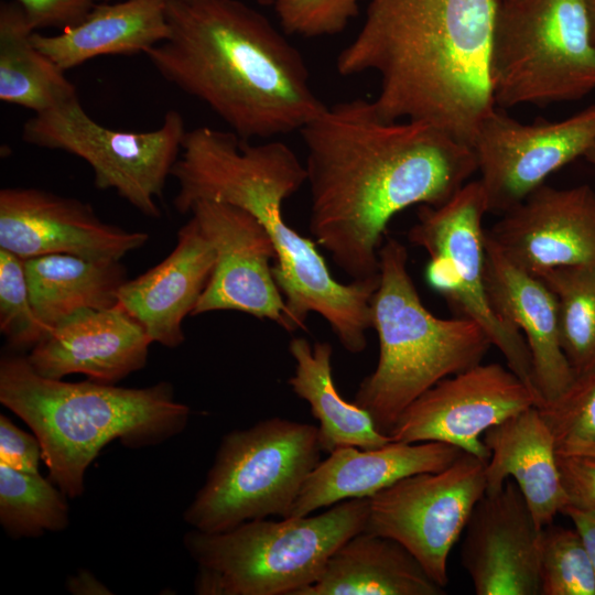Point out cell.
Returning <instances> with one entry per match:
<instances>
[{
	"mask_svg": "<svg viewBox=\"0 0 595 595\" xmlns=\"http://www.w3.org/2000/svg\"><path fill=\"white\" fill-rule=\"evenodd\" d=\"M558 453L595 456V443L571 444L558 448Z\"/></svg>",
	"mask_w": 595,
	"mask_h": 595,
	"instance_id": "ab89813d",
	"label": "cell"
},
{
	"mask_svg": "<svg viewBox=\"0 0 595 595\" xmlns=\"http://www.w3.org/2000/svg\"><path fill=\"white\" fill-rule=\"evenodd\" d=\"M215 261L212 244L191 217L164 260L122 284L118 304L144 327L153 343L177 347L185 339L183 321L192 315Z\"/></svg>",
	"mask_w": 595,
	"mask_h": 595,
	"instance_id": "7402d4cb",
	"label": "cell"
},
{
	"mask_svg": "<svg viewBox=\"0 0 595 595\" xmlns=\"http://www.w3.org/2000/svg\"><path fill=\"white\" fill-rule=\"evenodd\" d=\"M462 453L442 442L338 447L311 472L289 517L309 516L347 499L370 498L404 477L442 470Z\"/></svg>",
	"mask_w": 595,
	"mask_h": 595,
	"instance_id": "44dd1931",
	"label": "cell"
},
{
	"mask_svg": "<svg viewBox=\"0 0 595 595\" xmlns=\"http://www.w3.org/2000/svg\"><path fill=\"white\" fill-rule=\"evenodd\" d=\"M212 244L216 261L192 315L238 311L296 331L272 273L277 253L263 226L237 206L199 201L190 209Z\"/></svg>",
	"mask_w": 595,
	"mask_h": 595,
	"instance_id": "9a60e30c",
	"label": "cell"
},
{
	"mask_svg": "<svg viewBox=\"0 0 595 595\" xmlns=\"http://www.w3.org/2000/svg\"><path fill=\"white\" fill-rule=\"evenodd\" d=\"M569 505L595 510V456L558 453Z\"/></svg>",
	"mask_w": 595,
	"mask_h": 595,
	"instance_id": "8d00e7d4",
	"label": "cell"
},
{
	"mask_svg": "<svg viewBox=\"0 0 595 595\" xmlns=\"http://www.w3.org/2000/svg\"><path fill=\"white\" fill-rule=\"evenodd\" d=\"M166 18L167 39L145 56L241 139L300 131L326 108L300 52L253 8L239 0H167Z\"/></svg>",
	"mask_w": 595,
	"mask_h": 595,
	"instance_id": "277c9868",
	"label": "cell"
},
{
	"mask_svg": "<svg viewBox=\"0 0 595 595\" xmlns=\"http://www.w3.org/2000/svg\"><path fill=\"white\" fill-rule=\"evenodd\" d=\"M25 11L36 30L57 28L65 30L79 23L100 0H11Z\"/></svg>",
	"mask_w": 595,
	"mask_h": 595,
	"instance_id": "e575fe53",
	"label": "cell"
},
{
	"mask_svg": "<svg viewBox=\"0 0 595 595\" xmlns=\"http://www.w3.org/2000/svg\"><path fill=\"white\" fill-rule=\"evenodd\" d=\"M43 459L39 439L19 429L12 421L0 415V463L20 472L39 474Z\"/></svg>",
	"mask_w": 595,
	"mask_h": 595,
	"instance_id": "d590c367",
	"label": "cell"
},
{
	"mask_svg": "<svg viewBox=\"0 0 595 595\" xmlns=\"http://www.w3.org/2000/svg\"><path fill=\"white\" fill-rule=\"evenodd\" d=\"M485 250L490 303L526 339L540 407L559 398L575 379L560 342L556 300L541 278L511 263L488 238L486 229Z\"/></svg>",
	"mask_w": 595,
	"mask_h": 595,
	"instance_id": "ffe728a7",
	"label": "cell"
},
{
	"mask_svg": "<svg viewBox=\"0 0 595 595\" xmlns=\"http://www.w3.org/2000/svg\"><path fill=\"white\" fill-rule=\"evenodd\" d=\"M538 405L536 392L508 367L479 363L419 396L389 435L404 443H446L487 462L489 450L482 439L485 432Z\"/></svg>",
	"mask_w": 595,
	"mask_h": 595,
	"instance_id": "5bb4252c",
	"label": "cell"
},
{
	"mask_svg": "<svg viewBox=\"0 0 595 595\" xmlns=\"http://www.w3.org/2000/svg\"><path fill=\"white\" fill-rule=\"evenodd\" d=\"M486 462L463 452L439 472L404 477L368 498L364 531L402 544L443 588L450 553L487 489Z\"/></svg>",
	"mask_w": 595,
	"mask_h": 595,
	"instance_id": "7c38bea8",
	"label": "cell"
},
{
	"mask_svg": "<svg viewBox=\"0 0 595 595\" xmlns=\"http://www.w3.org/2000/svg\"><path fill=\"white\" fill-rule=\"evenodd\" d=\"M364 0H277L273 4L286 34L304 37L334 35L344 31Z\"/></svg>",
	"mask_w": 595,
	"mask_h": 595,
	"instance_id": "836d02e7",
	"label": "cell"
},
{
	"mask_svg": "<svg viewBox=\"0 0 595 595\" xmlns=\"http://www.w3.org/2000/svg\"><path fill=\"white\" fill-rule=\"evenodd\" d=\"M368 498L339 501L315 516L246 521L221 532L188 531L199 595H298L322 575L329 556L364 531Z\"/></svg>",
	"mask_w": 595,
	"mask_h": 595,
	"instance_id": "52a82bcc",
	"label": "cell"
},
{
	"mask_svg": "<svg viewBox=\"0 0 595 595\" xmlns=\"http://www.w3.org/2000/svg\"><path fill=\"white\" fill-rule=\"evenodd\" d=\"M539 278L556 300L560 342L574 376L591 371L595 368V266L556 268Z\"/></svg>",
	"mask_w": 595,
	"mask_h": 595,
	"instance_id": "f1b7e54d",
	"label": "cell"
},
{
	"mask_svg": "<svg viewBox=\"0 0 595 595\" xmlns=\"http://www.w3.org/2000/svg\"><path fill=\"white\" fill-rule=\"evenodd\" d=\"M100 1H109V0H100ZM255 1L262 6H269V4L273 6L277 0H255Z\"/></svg>",
	"mask_w": 595,
	"mask_h": 595,
	"instance_id": "7bdbcfd3",
	"label": "cell"
},
{
	"mask_svg": "<svg viewBox=\"0 0 595 595\" xmlns=\"http://www.w3.org/2000/svg\"><path fill=\"white\" fill-rule=\"evenodd\" d=\"M294 374L288 380L292 391L305 400L320 422L318 440L323 452L338 447H380L392 439L380 432L371 415L355 402H347L337 391L332 368L333 348L327 342L312 345L294 337L289 344Z\"/></svg>",
	"mask_w": 595,
	"mask_h": 595,
	"instance_id": "4316f807",
	"label": "cell"
},
{
	"mask_svg": "<svg viewBox=\"0 0 595 595\" xmlns=\"http://www.w3.org/2000/svg\"><path fill=\"white\" fill-rule=\"evenodd\" d=\"M540 586L541 595H595V573L574 528L542 529Z\"/></svg>",
	"mask_w": 595,
	"mask_h": 595,
	"instance_id": "4dcf8cb0",
	"label": "cell"
},
{
	"mask_svg": "<svg viewBox=\"0 0 595 595\" xmlns=\"http://www.w3.org/2000/svg\"><path fill=\"white\" fill-rule=\"evenodd\" d=\"M35 29L14 1L0 4V100L34 113L77 96L76 87L32 41Z\"/></svg>",
	"mask_w": 595,
	"mask_h": 595,
	"instance_id": "83f0119b",
	"label": "cell"
},
{
	"mask_svg": "<svg viewBox=\"0 0 595 595\" xmlns=\"http://www.w3.org/2000/svg\"><path fill=\"white\" fill-rule=\"evenodd\" d=\"M67 588L73 594H109V589L104 586L90 572L80 571L67 582Z\"/></svg>",
	"mask_w": 595,
	"mask_h": 595,
	"instance_id": "f35d334b",
	"label": "cell"
},
{
	"mask_svg": "<svg viewBox=\"0 0 595 595\" xmlns=\"http://www.w3.org/2000/svg\"><path fill=\"white\" fill-rule=\"evenodd\" d=\"M68 498L50 478L0 463V523L12 539L37 538L68 527Z\"/></svg>",
	"mask_w": 595,
	"mask_h": 595,
	"instance_id": "f546056e",
	"label": "cell"
},
{
	"mask_svg": "<svg viewBox=\"0 0 595 595\" xmlns=\"http://www.w3.org/2000/svg\"><path fill=\"white\" fill-rule=\"evenodd\" d=\"M594 143L595 104L562 120L533 123L493 110L470 144L488 213L511 209Z\"/></svg>",
	"mask_w": 595,
	"mask_h": 595,
	"instance_id": "4fadbf2b",
	"label": "cell"
},
{
	"mask_svg": "<svg viewBox=\"0 0 595 595\" xmlns=\"http://www.w3.org/2000/svg\"><path fill=\"white\" fill-rule=\"evenodd\" d=\"M23 262L33 310L48 331L82 310L113 307L127 281L120 261L57 253Z\"/></svg>",
	"mask_w": 595,
	"mask_h": 595,
	"instance_id": "484cf974",
	"label": "cell"
},
{
	"mask_svg": "<svg viewBox=\"0 0 595 595\" xmlns=\"http://www.w3.org/2000/svg\"><path fill=\"white\" fill-rule=\"evenodd\" d=\"M149 235L102 221L90 205L32 187L0 191V248L25 260L74 255L120 261Z\"/></svg>",
	"mask_w": 595,
	"mask_h": 595,
	"instance_id": "2e32d148",
	"label": "cell"
},
{
	"mask_svg": "<svg viewBox=\"0 0 595 595\" xmlns=\"http://www.w3.org/2000/svg\"><path fill=\"white\" fill-rule=\"evenodd\" d=\"M152 343L144 327L117 304L71 315L53 327L26 359L45 378L83 374L91 380L116 383L147 365Z\"/></svg>",
	"mask_w": 595,
	"mask_h": 595,
	"instance_id": "d6986e66",
	"label": "cell"
},
{
	"mask_svg": "<svg viewBox=\"0 0 595 595\" xmlns=\"http://www.w3.org/2000/svg\"><path fill=\"white\" fill-rule=\"evenodd\" d=\"M171 176L177 183L173 203L178 213H190L199 201L221 202L247 210L263 226L277 253L273 278L296 329L314 312L347 351L366 348L379 275L338 282L316 242L285 223L283 202L307 178L290 147L277 140L251 144L232 131L197 127L186 132Z\"/></svg>",
	"mask_w": 595,
	"mask_h": 595,
	"instance_id": "3957f363",
	"label": "cell"
},
{
	"mask_svg": "<svg viewBox=\"0 0 595 595\" xmlns=\"http://www.w3.org/2000/svg\"><path fill=\"white\" fill-rule=\"evenodd\" d=\"M167 0L99 2L79 23L33 44L66 72L101 55L145 54L169 36Z\"/></svg>",
	"mask_w": 595,
	"mask_h": 595,
	"instance_id": "cb8c5ba5",
	"label": "cell"
},
{
	"mask_svg": "<svg viewBox=\"0 0 595 595\" xmlns=\"http://www.w3.org/2000/svg\"><path fill=\"white\" fill-rule=\"evenodd\" d=\"M182 115L169 110L161 126L147 132L115 130L95 121L78 96L34 113L22 128V140L39 148L65 151L83 159L99 190H113L143 215L156 218L162 196L186 134Z\"/></svg>",
	"mask_w": 595,
	"mask_h": 595,
	"instance_id": "8fae6325",
	"label": "cell"
},
{
	"mask_svg": "<svg viewBox=\"0 0 595 595\" xmlns=\"http://www.w3.org/2000/svg\"><path fill=\"white\" fill-rule=\"evenodd\" d=\"M584 158L595 167V143L592 145V148L586 152Z\"/></svg>",
	"mask_w": 595,
	"mask_h": 595,
	"instance_id": "b9f144b4",
	"label": "cell"
},
{
	"mask_svg": "<svg viewBox=\"0 0 595 595\" xmlns=\"http://www.w3.org/2000/svg\"><path fill=\"white\" fill-rule=\"evenodd\" d=\"M542 529L519 487L486 491L464 529L462 565L477 595H541Z\"/></svg>",
	"mask_w": 595,
	"mask_h": 595,
	"instance_id": "ac0fdd59",
	"label": "cell"
},
{
	"mask_svg": "<svg viewBox=\"0 0 595 595\" xmlns=\"http://www.w3.org/2000/svg\"><path fill=\"white\" fill-rule=\"evenodd\" d=\"M538 408L558 448L595 443V368L575 377L559 398Z\"/></svg>",
	"mask_w": 595,
	"mask_h": 595,
	"instance_id": "d6a6232c",
	"label": "cell"
},
{
	"mask_svg": "<svg viewBox=\"0 0 595 595\" xmlns=\"http://www.w3.org/2000/svg\"><path fill=\"white\" fill-rule=\"evenodd\" d=\"M562 513L571 519L595 573V510L567 505Z\"/></svg>",
	"mask_w": 595,
	"mask_h": 595,
	"instance_id": "74e56055",
	"label": "cell"
},
{
	"mask_svg": "<svg viewBox=\"0 0 595 595\" xmlns=\"http://www.w3.org/2000/svg\"><path fill=\"white\" fill-rule=\"evenodd\" d=\"M483 441L489 450L486 491L500 489L510 478L539 528L553 523L569 505V497L558 464L556 441L539 408L526 409L490 428Z\"/></svg>",
	"mask_w": 595,
	"mask_h": 595,
	"instance_id": "603a6c76",
	"label": "cell"
},
{
	"mask_svg": "<svg viewBox=\"0 0 595 595\" xmlns=\"http://www.w3.org/2000/svg\"><path fill=\"white\" fill-rule=\"evenodd\" d=\"M368 1L338 73L379 76L371 104L381 119L426 122L470 147L496 109L490 56L499 0Z\"/></svg>",
	"mask_w": 595,
	"mask_h": 595,
	"instance_id": "7a4b0ae2",
	"label": "cell"
},
{
	"mask_svg": "<svg viewBox=\"0 0 595 595\" xmlns=\"http://www.w3.org/2000/svg\"><path fill=\"white\" fill-rule=\"evenodd\" d=\"M371 320L379 359L354 402L388 435L412 401L440 380L482 363L493 346L473 321L441 318L424 306L408 271V250L394 238H387L379 250Z\"/></svg>",
	"mask_w": 595,
	"mask_h": 595,
	"instance_id": "8992f818",
	"label": "cell"
},
{
	"mask_svg": "<svg viewBox=\"0 0 595 595\" xmlns=\"http://www.w3.org/2000/svg\"><path fill=\"white\" fill-rule=\"evenodd\" d=\"M300 133L310 231L351 280L379 275L393 216L446 203L477 172L468 144L426 122L383 120L361 98L326 106Z\"/></svg>",
	"mask_w": 595,
	"mask_h": 595,
	"instance_id": "6da1fadb",
	"label": "cell"
},
{
	"mask_svg": "<svg viewBox=\"0 0 595 595\" xmlns=\"http://www.w3.org/2000/svg\"><path fill=\"white\" fill-rule=\"evenodd\" d=\"M420 562L393 539L361 531L328 559L320 578L298 595H442Z\"/></svg>",
	"mask_w": 595,
	"mask_h": 595,
	"instance_id": "d4e9b609",
	"label": "cell"
},
{
	"mask_svg": "<svg viewBox=\"0 0 595 595\" xmlns=\"http://www.w3.org/2000/svg\"><path fill=\"white\" fill-rule=\"evenodd\" d=\"M490 77L500 108L574 101L595 90L586 0H499Z\"/></svg>",
	"mask_w": 595,
	"mask_h": 595,
	"instance_id": "9c48e42d",
	"label": "cell"
},
{
	"mask_svg": "<svg viewBox=\"0 0 595 595\" xmlns=\"http://www.w3.org/2000/svg\"><path fill=\"white\" fill-rule=\"evenodd\" d=\"M322 452L316 425L279 416L228 432L184 521L198 531L221 532L250 520L289 517Z\"/></svg>",
	"mask_w": 595,
	"mask_h": 595,
	"instance_id": "ba28073f",
	"label": "cell"
},
{
	"mask_svg": "<svg viewBox=\"0 0 595 595\" xmlns=\"http://www.w3.org/2000/svg\"><path fill=\"white\" fill-rule=\"evenodd\" d=\"M0 402L39 439L48 478L68 498L84 494L85 473L108 443L119 440L129 448L160 444L182 433L191 413L169 382L125 388L50 379L19 354L0 360Z\"/></svg>",
	"mask_w": 595,
	"mask_h": 595,
	"instance_id": "5b68a950",
	"label": "cell"
},
{
	"mask_svg": "<svg viewBox=\"0 0 595 595\" xmlns=\"http://www.w3.org/2000/svg\"><path fill=\"white\" fill-rule=\"evenodd\" d=\"M486 213L487 201L479 180L469 181L446 203L420 206L408 239L429 256L424 272L429 286L457 317L479 325L502 354L507 367L534 391L526 339L495 312L486 289Z\"/></svg>",
	"mask_w": 595,
	"mask_h": 595,
	"instance_id": "30bf717a",
	"label": "cell"
},
{
	"mask_svg": "<svg viewBox=\"0 0 595 595\" xmlns=\"http://www.w3.org/2000/svg\"><path fill=\"white\" fill-rule=\"evenodd\" d=\"M486 235L521 270L541 277L563 267L595 266V191L541 185L502 214Z\"/></svg>",
	"mask_w": 595,
	"mask_h": 595,
	"instance_id": "e0dca14e",
	"label": "cell"
},
{
	"mask_svg": "<svg viewBox=\"0 0 595 595\" xmlns=\"http://www.w3.org/2000/svg\"><path fill=\"white\" fill-rule=\"evenodd\" d=\"M0 331L15 350L32 349L50 332L33 310L23 259L1 248Z\"/></svg>",
	"mask_w": 595,
	"mask_h": 595,
	"instance_id": "1f68e13d",
	"label": "cell"
},
{
	"mask_svg": "<svg viewBox=\"0 0 595 595\" xmlns=\"http://www.w3.org/2000/svg\"><path fill=\"white\" fill-rule=\"evenodd\" d=\"M586 4L591 20L592 37L595 44V0H586Z\"/></svg>",
	"mask_w": 595,
	"mask_h": 595,
	"instance_id": "60d3db41",
	"label": "cell"
}]
</instances>
